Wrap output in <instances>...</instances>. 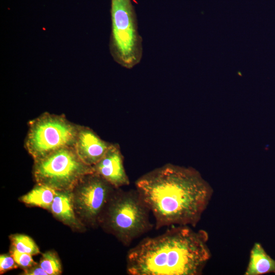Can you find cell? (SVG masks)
Wrapping results in <instances>:
<instances>
[{"label": "cell", "instance_id": "3", "mask_svg": "<svg viewBox=\"0 0 275 275\" xmlns=\"http://www.w3.org/2000/svg\"><path fill=\"white\" fill-rule=\"evenodd\" d=\"M150 211L135 189H116L100 217L99 225L123 245L150 231Z\"/></svg>", "mask_w": 275, "mask_h": 275}, {"label": "cell", "instance_id": "7", "mask_svg": "<svg viewBox=\"0 0 275 275\" xmlns=\"http://www.w3.org/2000/svg\"><path fill=\"white\" fill-rule=\"evenodd\" d=\"M116 189L95 173L85 175L72 190L75 211L80 219L91 226L99 225Z\"/></svg>", "mask_w": 275, "mask_h": 275}, {"label": "cell", "instance_id": "10", "mask_svg": "<svg viewBox=\"0 0 275 275\" xmlns=\"http://www.w3.org/2000/svg\"><path fill=\"white\" fill-rule=\"evenodd\" d=\"M49 211L56 218L71 228L85 229L84 223L76 216L72 191L56 190Z\"/></svg>", "mask_w": 275, "mask_h": 275}, {"label": "cell", "instance_id": "9", "mask_svg": "<svg viewBox=\"0 0 275 275\" xmlns=\"http://www.w3.org/2000/svg\"><path fill=\"white\" fill-rule=\"evenodd\" d=\"M112 144L101 139L90 128L79 125L74 148L84 163L93 166L102 158Z\"/></svg>", "mask_w": 275, "mask_h": 275}, {"label": "cell", "instance_id": "11", "mask_svg": "<svg viewBox=\"0 0 275 275\" xmlns=\"http://www.w3.org/2000/svg\"><path fill=\"white\" fill-rule=\"evenodd\" d=\"M275 273V260L267 254L262 245L256 242L252 247L245 275Z\"/></svg>", "mask_w": 275, "mask_h": 275}, {"label": "cell", "instance_id": "16", "mask_svg": "<svg viewBox=\"0 0 275 275\" xmlns=\"http://www.w3.org/2000/svg\"><path fill=\"white\" fill-rule=\"evenodd\" d=\"M19 266L15 261L13 257L10 255L5 254L0 256V273L2 274L6 272L16 269Z\"/></svg>", "mask_w": 275, "mask_h": 275}, {"label": "cell", "instance_id": "4", "mask_svg": "<svg viewBox=\"0 0 275 275\" xmlns=\"http://www.w3.org/2000/svg\"><path fill=\"white\" fill-rule=\"evenodd\" d=\"M111 14L112 54L120 65L131 69L140 63L143 56L142 38L131 1L111 0Z\"/></svg>", "mask_w": 275, "mask_h": 275}, {"label": "cell", "instance_id": "6", "mask_svg": "<svg viewBox=\"0 0 275 275\" xmlns=\"http://www.w3.org/2000/svg\"><path fill=\"white\" fill-rule=\"evenodd\" d=\"M78 127L63 115L44 113L29 122L25 148L36 161L59 149L74 147Z\"/></svg>", "mask_w": 275, "mask_h": 275}, {"label": "cell", "instance_id": "2", "mask_svg": "<svg viewBox=\"0 0 275 275\" xmlns=\"http://www.w3.org/2000/svg\"><path fill=\"white\" fill-rule=\"evenodd\" d=\"M208 233L189 226L143 239L127 252L129 275H200L211 257Z\"/></svg>", "mask_w": 275, "mask_h": 275}, {"label": "cell", "instance_id": "5", "mask_svg": "<svg viewBox=\"0 0 275 275\" xmlns=\"http://www.w3.org/2000/svg\"><path fill=\"white\" fill-rule=\"evenodd\" d=\"M92 173V166L84 163L73 147L59 149L34 161L33 168L36 184L57 190L72 191L85 175Z\"/></svg>", "mask_w": 275, "mask_h": 275}, {"label": "cell", "instance_id": "1", "mask_svg": "<svg viewBox=\"0 0 275 275\" xmlns=\"http://www.w3.org/2000/svg\"><path fill=\"white\" fill-rule=\"evenodd\" d=\"M135 185L155 218L156 229L176 225L196 227L213 194L196 170L171 163L144 174Z\"/></svg>", "mask_w": 275, "mask_h": 275}, {"label": "cell", "instance_id": "17", "mask_svg": "<svg viewBox=\"0 0 275 275\" xmlns=\"http://www.w3.org/2000/svg\"><path fill=\"white\" fill-rule=\"evenodd\" d=\"M23 275H48L41 267L39 264H36L32 267L23 269Z\"/></svg>", "mask_w": 275, "mask_h": 275}, {"label": "cell", "instance_id": "13", "mask_svg": "<svg viewBox=\"0 0 275 275\" xmlns=\"http://www.w3.org/2000/svg\"><path fill=\"white\" fill-rule=\"evenodd\" d=\"M12 246L17 251L32 256L40 253L39 248L32 238L28 235L15 234L10 236Z\"/></svg>", "mask_w": 275, "mask_h": 275}, {"label": "cell", "instance_id": "12", "mask_svg": "<svg viewBox=\"0 0 275 275\" xmlns=\"http://www.w3.org/2000/svg\"><path fill=\"white\" fill-rule=\"evenodd\" d=\"M56 190L41 184H36L27 194L19 198L26 205L39 207L50 211Z\"/></svg>", "mask_w": 275, "mask_h": 275}, {"label": "cell", "instance_id": "15", "mask_svg": "<svg viewBox=\"0 0 275 275\" xmlns=\"http://www.w3.org/2000/svg\"><path fill=\"white\" fill-rule=\"evenodd\" d=\"M10 254L13 257L17 265L23 269L37 264L34 261L31 255L21 253L12 246L10 250Z\"/></svg>", "mask_w": 275, "mask_h": 275}, {"label": "cell", "instance_id": "14", "mask_svg": "<svg viewBox=\"0 0 275 275\" xmlns=\"http://www.w3.org/2000/svg\"><path fill=\"white\" fill-rule=\"evenodd\" d=\"M39 264L48 275H59L62 273L61 263L55 252L48 251L43 253Z\"/></svg>", "mask_w": 275, "mask_h": 275}, {"label": "cell", "instance_id": "8", "mask_svg": "<svg viewBox=\"0 0 275 275\" xmlns=\"http://www.w3.org/2000/svg\"><path fill=\"white\" fill-rule=\"evenodd\" d=\"M92 168L94 173L116 189L130 184L124 166L123 156L117 144H112L102 158Z\"/></svg>", "mask_w": 275, "mask_h": 275}]
</instances>
